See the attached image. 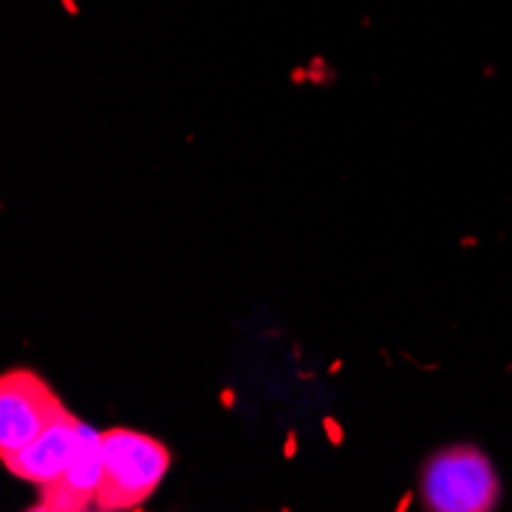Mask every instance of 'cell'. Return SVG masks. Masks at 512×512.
<instances>
[{"label": "cell", "instance_id": "1", "mask_svg": "<svg viewBox=\"0 0 512 512\" xmlns=\"http://www.w3.org/2000/svg\"><path fill=\"white\" fill-rule=\"evenodd\" d=\"M169 448L129 427H114L102 433V482L96 494V509L123 512L138 509L154 497L169 473Z\"/></svg>", "mask_w": 512, "mask_h": 512}, {"label": "cell", "instance_id": "2", "mask_svg": "<svg viewBox=\"0 0 512 512\" xmlns=\"http://www.w3.org/2000/svg\"><path fill=\"white\" fill-rule=\"evenodd\" d=\"M421 497L436 512H488L500 500V479L488 454L473 445H451L424 463Z\"/></svg>", "mask_w": 512, "mask_h": 512}, {"label": "cell", "instance_id": "3", "mask_svg": "<svg viewBox=\"0 0 512 512\" xmlns=\"http://www.w3.org/2000/svg\"><path fill=\"white\" fill-rule=\"evenodd\" d=\"M65 414V402L37 371H7L0 378V457L31 445L46 427H53Z\"/></svg>", "mask_w": 512, "mask_h": 512}, {"label": "cell", "instance_id": "4", "mask_svg": "<svg viewBox=\"0 0 512 512\" xmlns=\"http://www.w3.org/2000/svg\"><path fill=\"white\" fill-rule=\"evenodd\" d=\"M83 430H86L83 421H77L74 414H65L53 427H46L31 445L19 448L13 454H4L0 460H4V467L16 479L43 488V485L56 482L68 470V463L74 460V454L80 448Z\"/></svg>", "mask_w": 512, "mask_h": 512}, {"label": "cell", "instance_id": "5", "mask_svg": "<svg viewBox=\"0 0 512 512\" xmlns=\"http://www.w3.org/2000/svg\"><path fill=\"white\" fill-rule=\"evenodd\" d=\"M99 482H102V433L86 427L68 470L56 482L40 488V500L34 509H43V512L96 509Z\"/></svg>", "mask_w": 512, "mask_h": 512}]
</instances>
